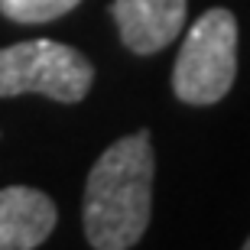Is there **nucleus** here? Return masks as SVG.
<instances>
[{"label":"nucleus","instance_id":"obj_1","mask_svg":"<svg viewBox=\"0 0 250 250\" xmlns=\"http://www.w3.org/2000/svg\"><path fill=\"white\" fill-rule=\"evenodd\" d=\"M156 159L149 133H130L101 153L88 172L82 202L84 237L94 250H130L143 237L153 208Z\"/></svg>","mask_w":250,"mask_h":250},{"label":"nucleus","instance_id":"obj_2","mask_svg":"<svg viewBox=\"0 0 250 250\" xmlns=\"http://www.w3.org/2000/svg\"><path fill=\"white\" fill-rule=\"evenodd\" d=\"M237 75V20L231 10H208L192 23L172 68L176 98L214 104L231 91Z\"/></svg>","mask_w":250,"mask_h":250},{"label":"nucleus","instance_id":"obj_3","mask_svg":"<svg viewBox=\"0 0 250 250\" xmlns=\"http://www.w3.org/2000/svg\"><path fill=\"white\" fill-rule=\"evenodd\" d=\"M94 68L78 49L56 39H29L0 49V98L46 94L52 101L75 104L91 91Z\"/></svg>","mask_w":250,"mask_h":250},{"label":"nucleus","instance_id":"obj_4","mask_svg":"<svg viewBox=\"0 0 250 250\" xmlns=\"http://www.w3.org/2000/svg\"><path fill=\"white\" fill-rule=\"evenodd\" d=\"M111 13L124 46L137 56H153L182 33L186 0H114Z\"/></svg>","mask_w":250,"mask_h":250},{"label":"nucleus","instance_id":"obj_5","mask_svg":"<svg viewBox=\"0 0 250 250\" xmlns=\"http://www.w3.org/2000/svg\"><path fill=\"white\" fill-rule=\"evenodd\" d=\"M56 202L29 186L0 188V250H33L56 228Z\"/></svg>","mask_w":250,"mask_h":250},{"label":"nucleus","instance_id":"obj_6","mask_svg":"<svg viewBox=\"0 0 250 250\" xmlns=\"http://www.w3.org/2000/svg\"><path fill=\"white\" fill-rule=\"evenodd\" d=\"M82 0H0V13L13 23H49L65 17Z\"/></svg>","mask_w":250,"mask_h":250},{"label":"nucleus","instance_id":"obj_7","mask_svg":"<svg viewBox=\"0 0 250 250\" xmlns=\"http://www.w3.org/2000/svg\"><path fill=\"white\" fill-rule=\"evenodd\" d=\"M241 250H250V237H247V244H244V247H241Z\"/></svg>","mask_w":250,"mask_h":250}]
</instances>
